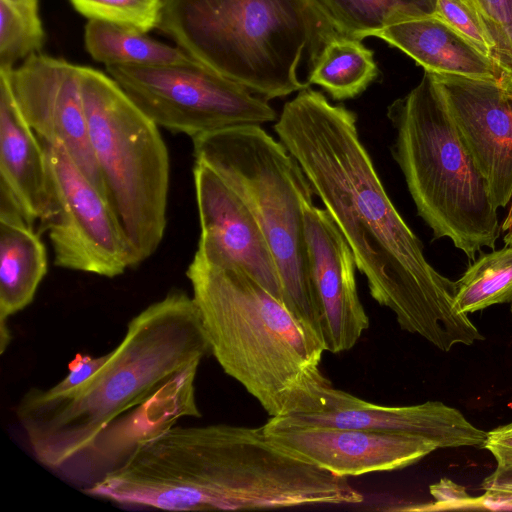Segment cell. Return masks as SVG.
<instances>
[{
    "label": "cell",
    "mask_w": 512,
    "mask_h": 512,
    "mask_svg": "<svg viewBox=\"0 0 512 512\" xmlns=\"http://www.w3.org/2000/svg\"><path fill=\"white\" fill-rule=\"evenodd\" d=\"M274 131L348 243L370 295L401 329L444 352L484 339L456 309V283L429 264L389 198L353 111L307 87L284 104Z\"/></svg>",
    "instance_id": "6da1fadb"
},
{
    "label": "cell",
    "mask_w": 512,
    "mask_h": 512,
    "mask_svg": "<svg viewBox=\"0 0 512 512\" xmlns=\"http://www.w3.org/2000/svg\"><path fill=\"white\" fill-rule=\"evenodd\" d=\"M208 353L193 297L173 289L129 321L108 361L77 388L53 397L27 390L15 408L17 421L35 458L57 471Z\"/></svg>",
    "instance_id": "7a4b0ae2"
},
{
    "label": "cell",
    "mask_w": 512,
    "mask_h": 512,
    "mask_svg": "<svg viewBox=\"0 0 512 512\" xmlns=\"http://www.w3.org/2000/svg\"><path fill=\"white\" fill-rule=\"evenodd\" d=\"M186 275L210 353L270 417L347 403L351 394L334 388L320 369L322 340L255 279L195 255Z\"/></svg>",
    "instance_id": "3957f363"
},
{
    "label": "cell",
    "mask_w": 512,
    "mask_h": 512,
    "mask_svg": "<svg viewBox=\"0 0 512 512\" xmlns=\"http://www.w3.org/2000/svg\"><path fill=\"white\" fill-rule=\"evenodd\" d=\"M157 29L266 100L307 88L300 66L344 36L314 0H163Z\"/></svg>",
    "instance_id": "277c9868"
},
{
    "label": "cell",
    "mask_w": 512,
    "mask_h": 512,
    "mask_svg": "<svg viewBox=\"0 0 512 512\" xmlns=\"http://www.w3.org/2000/svg\"><path fill=\"white\" fill-rule=\"evenodd\" d=\"M387 116L396 132L393 157L435 238H449L470 260L485 247L494 250L498 208L432 74L425 72Z\"/></svg>",
    "instance_id": "5b68a950"
},
{
    "label": "cell",
    "mask_w": 512,
    "mask_h": 512,
    "mask_svg": "<svg viewBox=\"0 0 512 512\" xmlns=\"http://www.w3.org/2000/svg\"><path fill=\"white\" fill-rule=\"evenodd\" d=\"M191 139L195 161L213 169L261 227L278 266L284 304L323 342L304 233V207L313 203L314 192L298 161L259 125Z\"/></svg>",
    "instance_id": "8992f818"
},
{
    "label": "cell",
    "mask_w": 512,
    "mask_h": 512,
    "mask_svg": "<svg viewBox=\"0 0 512 512\" xmlns=\"http://www.w3.org/2000/svg\"><path fill=\"white\" fill-rule=\"evenodd\" d=\"M81 91L105 197L135 267L155 253L164 236L168 149L159 126L110 75L81 66Z\"/></svg>",
    "instance_id": "52a82bcc"
},
{
    "label": "cell",
    "mask_w": 512,
    "mask_h": 512,
    "mask_svg": "<svg viewBox=\"0 0 512 512\" xmlns=\"http://www.w3.org/2000/svg\"><path fill=\"white\" fill-rule=\"evenodd\" d=\"M106 71L157 126L191 138L278 119L266 99L199 62Z\"/></svg>",
    "instance_id": "ba28073f"
},
{
    "label": "cell",
    "mask_w": 512,
    "mask_h": 512,
    "mask_svg": "<svg viewBox=\"0 0 512 512\" xmlns=\"http://www.w3.org/2000/svg\"><path fill=\"white\" fill-rule=\"evenodd\" d=\"M41 142L57 205L45 225L54 265L108 278L132 268L129 247L106 198L60 144Z\"/></svg>",
    "instance_id": "9c48e42d"
},
{
    "label": "cell",
    "mask_w": 512,
    "mask_h": 512,
    "mask_svg": "<svg viewBox=\"0 0 512 512\" xmlns=\"http://www.w3.org/2000/svg\"><path fill=\"white\" fill-rule=\"evenodd\" d=\"M0 70L7 73L17 106L40 140L60 144L105 197L89 136L81 66L39 52L13 69Z\"/></svg>",
    "instance_id": "30bf717a"
},
{
    "label": "cell",
    "mask_w": 512,
    "mask_h": 512,
    "mask_svg": "<svg viewBox=\"0 0 512 512\" xmlns=\"http://www.w3.org/2000/svg\"><path fill=\"white\" fill-rule=\"evenodd\" d=\"M193 177L200 223L195 256L215 267L242 270L283 302L276 260L247 206L205 163L195 161Z\"/></svg>",
    "instance_id": "8fae6325"
},
{
    "label": "cell",
    "mask_w": 512,
    "mask_h": 512,
    "mask_svg": "<svg viewBox=\"0 0 512 512\" xmlns=\"http://www.w3.org/2000/svg\"><path fill=\"white\" fill-rule=\"evenodd\" d=\"M432 76L493 203L497 208L506 207L512 197V86Z\"/></svg>",
    "instance_id": "7c38bea8"
},
{
    "label": "cell",
    "mask_w": 512,
    "mask_h": 512,
    "mask_svg": "<svg viewBox=\"0 0 512 512\" xmlns=\"http://www.w3.org/2000/svg\"><path fill=\"white\" fill-rule=\"evenodd\" d=\"M304 233L325 350H350L369 327L353 253L328 212L313 203L304 207Z\"/></svg>",
    "instance_id": "4fadbf2b"
},
{
    "label": "cell",
    "mask_w": 512,
    "mask_h": 512,
    "mask_svg": "<svg viewBox=\"0 0 512 512\" xmlns=\"http://www.w3.org/2000/svg\"><path fill=\"white\" fill-rule=\"evenodd\" d=\"M263 428L282 449L341 477L402 469L438 449L420 437L367 429L265 424Z\"/></svg>",
    "instance_id": "5bb4252c"
},
{
    "label": "cell",
    "mask_w": 512,
    "mask_h": 512,
    "mask_svg": "<svg viewBox=\"0 0 512 512\" xmlns=\"http://www.w3.org/2000/svg\"><path fill=\"white\" fill-rule=\"evenodd\" d=\"M265 425L358 428L400 433L431 441L438 449L482 448L487 437L486 431L472 424L458 409L440 401L410 406H382L354 395L341 408L270 417Z\"/></svg>",
    "instance_id": "9a60e30c"
},
{
    "label": "cell",
    "mask_w": 512,
    "mask_h": 512,
    "mask_svg": "<svg viewBox=\"0 0 512 512\" xmlns=\"http://www.w3.org/2000/svg\"><path fill=\"white\" fill-rule=\"evenodd\" d=\"M0 187L30 223L47 224L57 205L43 144L20 112L8 75L0 70Z\"/></svg>",
    "instance_id": "2e32d148"
},
{
    "label": "cell",
    "mask_w": 512,
    "mask_h": 512,
    "mask_svg": "<svg viewBox=\"0 0 512 512\" xmlns=\"http://www.w3.org/2000/svg\"><path fill=\"white\" fill-rule=\"evenodd\" d=\"M400 49L425 72L493 81L512 86V71L434 15L392 24L376 33Z\"/></svg>",
    "instance_id": "e0dca14e"
},
{
    "label": "cell",
    "mask_w": 512,
    "mask_h": 512,
    "mask_svg": "<svg viewBox=\"0 0 512 512\" xmlns=\"http://www.w3.org/2000/svg\"><path fill=\"white\" fill-rule=\"evenodd\" d=\"M13 196L0 187V352L11 334L7 320L34 300L48 270L44 243Z\"/></svg>",
    "instance_id": "ac0fdd59"
},
{
    "label": "cell",
    "mask_w": 512,
    "mask_h": 512,
    "mask_svg": "<svg viewBox=\"0 0 512 512\" xmlns=\"http://www.w3.org/2000/svg\"><path fill=\"white\" fill-rule=\"evenodd\" d=\"M87 52L105 66L189 65L198 61L178 46H171L146 33L100 20H89L84 30Z\"/></svg>",
    "instance_id": "d6986e66"
},
{
    "label": "cell",
    "mask_w": 512,
    "mask_h": 512,
    "mask_svg": "<svg viewBox=\"0 0 512 512\" xmlns=\"http://www.w3.org/2000/svg\"><path fill=\"white\" fill-rule=\"evenodd\" d=\"M377 74L371 50L358 39L337 36L322 49L308 83L322 87L335 100H345L362 93Z\"/></svg>",
    "instance_id": "ffe728a7"
},
{
    "label": "cell",
    "mask_w": 512,
    "mask_h": 512,
    "mask_svg": "<svg viewBox=\"0 0 512 512\" xmlns=\"http://www.w3.org/2000/svg\"><path fill=\"white\" fill-rule=\"evenodd\" d=\"M344 36L358 40L401 21L436 13V0H314Z\"/></svg>",
    "instance_id": "44dd1931"
},
{
    "label": "cell",
    "mask_w": 512,
    "mask_h": 512,
    "mask_svg": "<svg viewBox=\"0 0 512 512\" xmlns=\"http://www.w3.org/2000/svg\"><path fill=\"white\" fill-rule=\"evenodd\" d=\"M455 283V306L461 313L511 303L512 244L482 254Z\"/></svg>",
    "instance_id": "7402d4cb"
},
{
    "label": "cell",
    "mask_w": 512,
    "mask_h": 512,
    "mask_svg": "<svg viewBox=\"0 0 512 512\" xmlns=\"http://www.w3.org/2000/svg\"><path fill=\"white\" fill-rule=\"evenodd\" d=\"M44 41L38 0H0V69L39 53Z\"/></svg>",
    "instance_id": "603a6c76"
},
{
    "label": "cell",
    "mask_w": 512,
    "mask_h": 512,
    "mask_svg": "<svg viewBox=\"0 0 512 512\" xmlns=\"http://www.w3.org/2000/svg\"><path fill=\"white\" fill-rule=\"evenodd\" d=\"M89 20H100L144 33L157 28L163 0H70Z\"/></svg>",
    "instance_id": "cb8c5ba5"
},
{
    "label": "cell",
    "mask_w": 512,
    "mask_h": 512,
    "mask_svg": "<svg viewBox=\"0 0 512 512\" xmlns=\"http://www.w3.org/2000/svg\"><path fill=\"white\" fill-rule=\"evenodd\" d=\"M466 1L478 12L494 42V58L512 71V0Z\"/></svg>",
    "instance_id": "d4e9b609"
},
{
    "label": "cell",
    "mask_w": 512,
    "mask_h": 512,
    "mask_svg": "<svg viewBox=\"0 0 512 512\" xmlns=\"http://www.w3.org/2000/svg\"><path fill=\"white\" fill-rule=\"evenodd\" d=\"M435 14L484 54L494 57V42L478 12L469 2L466 0H436Z\"/></svg>",
    "instance_id": "484cf974"
},
{
    "label": "cell",
    "mask_w": 512,
    "mask_h": 512,
    "mask_svg": "<svg viewBox=\"0 0 512 512\" xmlns=\"http://www.w3.org/2000/svg\"><path fill=\"white\" fill-rule=\"evenodd\" d=\"M110 352L92 357L90 355L77 354L68 365V374L56 385L42 389L46 396H60L91 378L108 361Z\"/></svg>",
    "instance_id": "4316f807"
},
{
    "label": "cell",
    "mask_w": 512,
    "mask_h": 512,
    "mask_svg": "<svg viewBox=\"0 0 512 512\" xmlns=\"http://www.w3.org/2000/svg\"><path fill=\"white\" fill-rule=\"evenodd\" d=\"M429 492L435 502L428 507L414 510H458L472 509L474 498L468 494L465 487L450 479L442 478L430 485Z\"/></svg>",
    "instance_id": "83f0119b"
},
{
    "label": "cell",
    "mask_w": 512,
    "mask_h": 512,
    "mask_svg": "<svg viewBox=\"0 0 512 512\" xmlns=\"http://www.w3.org/2000/svg\"><path fill=\"white\" fill-rule=\"evenodd\" d=\"M482 448L493 455L496 467H512V422L488 431Z\"/></svg>",
    "instance_id": "f1b7e54d"
},
{
    "label": "cell",
    "mask_w": 512,
    "mask_h": 512,
    "mask_svg": "<svg viewBox=\"0 0 512 512\" xmlns=\"http://www.w3.org/2000/svg\"><path fill=\"white\" fill-rule=\"evenodd\" d=\"M473 509L512 510V493L504 491H485L474 499Z\"/></svg>",
    "instance_id": "f546056e"
},
{
    "label": "cell",
    "mask_w": 512,
    "mask_h": 512,
    "mask_svg": "<svg viewBox=\"0 0 512 512\" xmlns=\"http://www.w3.org/2000/svg\"><path fill=\"white\" fill-rule=\"evenodd\" d=\"M484 491H504L512 493V467H496L481 483Z\"/></svg>",
    "instance_id": "4dcf8cb0"
},
{
    "label": "cell",
    "mask_w": 512,
    "mask_h": 512,
    "mask_svg": "<svg viewBox=\"0 0 512 512\" xmlns=\"http://www.w3.org/2000/svg\"><path fill=\"white\" fill-rule=\"evenodd\" d=\"M508 205L507 215L500 226L501 230L504 232L503 242L505 245L512 244V197Z\"/></svg>",
    "instance_id": "1f68e13d"
},
{
    "label": "cell",
    "mask_w": 512,
    "mask_h": 512,
    "mask_svg": "<svg viewBox=\"0 0 512 512\" xmlns=\"http://www.w3.org/2000/svg\"><path fill=\"white\" fill-rule=\"evenodd\" d=\"M511 314H512V302H511Z\"/></svg>",
    "instance_id": "d6a6232c"
}]
</instances>
